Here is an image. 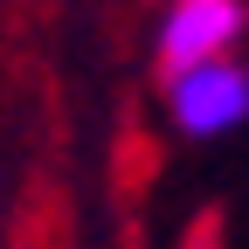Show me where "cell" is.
Listing matches in <instances>:
<instances>
[{
	"instance_id": "obj_2",
	"label": "cell",
	"mask_w": 249,
	"mask_h": 249,
	"mask_svg": "<svg viewBox=\"0 0 249 249\" xmlns=\"http://www.w3.org/2000/svg\"><path fill=\"white\" fill-rule=\"evenodd\" d=\"M249 35V0H166V14L152 21V62L160 76L194 70V62L235 55Z\"/></svg>"
},
{
	"instance_id": "obj_1",
	"label": "cell",
	"mask_w": 249,
	"mask_h": 249,
	"mask_svg": "<svg viewBox=\"0 0 249 249\" xmlns=\"http://www.w3.org/2000/svg\"><path fill=\"white\" fill-rule=\"evenodd\" d=\"M166 83V124L180 139H229L249 124V62L242 55H214L194 62V70H173Z\"/></svg>"
}]
</instances>
